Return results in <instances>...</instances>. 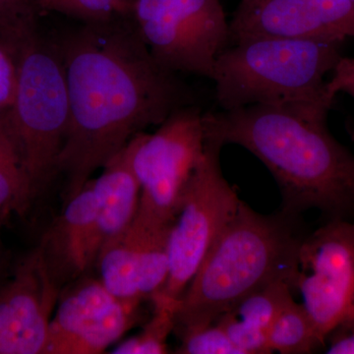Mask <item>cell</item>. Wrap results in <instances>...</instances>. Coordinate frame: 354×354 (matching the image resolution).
Instances as JSON below:
<instances>
[{
    "mask_svg": "<svg viewBox=\"0 0 354 354\" xmlns=\"http://www.w3.org/2000/svg\"><path fill=\"white\" fill-rule=\"evenodd\" d=\"M205 138L246 149L278 184L283 213L318 209L330 218L354 214V156L332 136L327 120L270 106L203 114Z\"/></svg>",
    "mask_w": 354,
    "mask_h": 354,
    "instance_id": "cell-2",
    "label": "cell"
},
{
    "mask_svg": "<svg viewBox=\"0 0 354 354\" xmlns=\"http://www.w3.org/2000/svg\"><path fill=\"white\" fill-rule=\"evenodd\" d=\"M295 288L324 346L335 328L354 320V221L330 218L304 235L291 281Z\"/></svg>",
    "mask_w": 354,
    "mask_h": 354,
    "instance_id": "cell-9",
    "label": "cell"
},
{
    "mask_svg": "<svg viewBox=\"0 0 354 354\" xmlns=\"http://www.w3.org/2000/svg\"><path fill=\"white\" fill-rule=\"evenodd\" d=\"M130 1H132V0H130Z\"/></svg>",
    "mask_w": 354,
    "mask_h": 354,
    "instance_id": "cell-29",
    "label": "cell"
},
{
    "mask_svg": "<svg viewBox=\"0 0 354 354\" xmlns=\"http://www.w3.org/2000/svg\"><path fill=\"white\" fill-rule=\"evenodd\" d=\"M97 206L91 179L65 202L62 213L46 230L38 247L51 281L60 290L95 264L101 243Z\"/></svg>",
    "mask_w": 354,
    "mask_h": 354,
    "instance_id": "cell-13",
    "label": "cell"
},
{
    "mask_svg": "<svg viewBox=\"0 0 354 354\" xmlns=\"http://www.w3.org/2000/svg\"><path fill=\"white\" fill-rule=\"evenodd\" d=\"M342 44L285 37L235 41L216 59L212 81L218 106H278L327 120L335 100L327 76L342 57Z\"/></svg>",
    "mask_w": 354,
    "mask_h": 354,
    "instance_id": "cell-4",
    "label": "cell"
},
{
    "mask_svg": "<svg viewBox=\"0 0 354 354\" xmlns=\"http://www.w3.org/2000/svg\"><path fill=\"white\" fill-rule=\"evenodd\" d=\"M272 353H311L324 346L315 324L304 305L291 300L279 314L267 333Z\"/></svg>",
    "mask_w": 354,
    "mask_h": 354,
    "instance_id": "cell-18",
    "label": "cell"
},
{
    "mask_svg": "<svg viewBox=\"0 0 354 354\" xmlns=\"http://www.w3.org/2000/svg\"><path fill=\"white\" fill-rule=\"evenodd\" d=\"M153 315L138 335L113 348V354H164L169 353L167 339L176 328L177 307L156 302Z\"/></svg>",
    "mask_w": 354,
    "mask_h": 354,
    "instance_id": "cell-20",
    "label": "cell"
},
{
    "mask_svg": "<svg viewBox=\"0 0 354 354\" xmlns=\"http://www.w3.org/2000/svg\"><path fill=\"white\" fill-rule=\"evenodd\" d=\"M297 218L283 211L261 215L241 201L179 302L177 334L216 322L247 295L274 281L291 288L304 237Z\"/></svg>",
    "mask_w": 354,
    "mask_h": 354,
    "instance_id": "cell-3",
    "label": "cell"
},
{
    "mask_svg": "<svg viewBox=\"0 0 354 354\" xmlns=\"http://www.w3.org/2000/svg\"><path fill=\"white\" fill-rule=\"evenodd\" d=\"M0 114V216H24L34 204L31 186L10 131Z\"/></svg>",
    "mask_w": 354,
    "mask_h": 354,
    "instance_id": "cell-17",
    "label": "cell"
},
{
    "mask_svg": "<svg viewBox=\"0 0 354 354\" xmlns=\"http://www.w3.org/2000/svg\"><path fill=\"white\" fill-rule=\"evenodd\" d=\"M241 354L272 353L268 344L267 333L242 322L230 313L216 320Z\"/></svg>",
    "mask_w": 354,
    "mask_h": 354,
    "instance_id": "cell-24",
    "label": "cell"
},
{
    "mask_svg": "<svg viewBox=\"0 0 354 354\" xmlns=\"http://www.w3.org/2000/svg\"><path fill=\"white\" fill-rule=\"evenodd\" d=\"M291 290L286 281H274L247 295L227 313L268 333L279 314L293 300Z\"/></svg>",
    "mask_w": 354,
    "mask_h": 354,
    "instance_id": "cell-19",
    "label": "cell"
},
{
    "mask_svg": "<svg viewBox=\"0 0 354 354\" xmlns=\"http://www.w3.org/2000/svg\"><path fill=\"white\" fill-rule=\"evenodd\" d=\"M19 78L7 124L36 202L57 176L69 127V101L57 41L30 35L18 50Z\"/></svg>",
    "mask_w": 354,
    "mask_h": 354,
    "instance_id": "cell-5",
    "label": "cell"
},
{
    "mask_svg": "<svg viewBox=\"0 0 354 354\" xmlns=\"http://www.w3.org/2000/svg\"><path fill=\"white\" fill-rule=\"evenodd\" d=\"M39 11L64 14L84 23L106 22L130 16V0H34Z\"/></svg>",
    "mask_w": 354,
    "mask_h": 354,
    "instance_id": "cell-21",
    "label": "cell"
},
{
    "mask_svg": "<svg viewBox=\"0 0 354 354\" xmlns=\"http://www.w3.org/2000/svg\"><path fill=\"white\" fill-rule=\"evenodd\" d=\"M326 353L354 354V320L342 323L328 335Z\"/></svg>",
    "mask_w": 354,
    "mask_h": 354,
    "instance_id": "cell-27",
    "label": "cell"
},
{
    "mask_svg": "<svg viewBox=\"0 0 354 354\" xmlns=\"http://www.w3.org/2000/svg\"><path fill=\"white\" fill-rule=\"evenodd\" d=\"M139 230V290L143 300L152 299L169 276V239L172 223H151L134 216Z\"/></svg>",
    "mask_w": 354,
    "mask_h": 354,
    "instance_id": "cell-16",
    "label": "cell"
},
{
    "mask_svg": "<svg viewBox=\"0 0 354 354\" xmlns=\"http://www.w3.org/2000/svg\"><path fill=\"white\" fill-rule=\"evenodd\" d=\"M18 50L0 39V114L8 113L15 102L19 78Z\"/></svg>",
    "mask_w": 354,
    "mask_h": 354,
    "instance_id": "cell-25",
    "label": "cell"
},
{
    "mask_svg": "<svg viewBox=\"0 0 354 354\" xmlns=\"http://www.w3.org/2000/svg\"><path fill=\"white\" fill-rule=\"evenodd\" d=\"M203 113L186 106L158 125L152 134L136 135L128 143L138 179L140 200L135 216L151 223H171L193 172L205 151Z\"/></svg>",
    "mask_w": 354,
    "mask_h": 354,
    "instance_id": "cell-8",
    "label": "cell"
},
{
    "mask_svg": "<svg viewBox=\"0 0 354 354\" xmlns=\"http://www.w3.org/2000/svg\"><path fill=\"white\" fill-rule=\"evenodd\" d=\"M327 90L334 99L339 93H344L354 100V58L341 57L327 81Z\"/></svg>",
    "mask_w": 354,
    "mask_h": 354,
    "instance_id": "cell-26",
    "label": "cell"
},
{
    "mask_svg": "<svg viewBox=\"0 0 354 354\" xmlns=\"http://www.w3.org/2000/svg\"><path fill=\"white\" fill-rule=\"evenodd\" d=\"M7 216H0V285L3 283V279H2V276H3V250H2V243H1V230L2 227H3L4 223H6Z\"/></svg>",
    "mask_w": 354,
    "mask_h": 354,
    "instance_id": "cell-28",
    "label": "cell"
},
{
    "mask_svg": "<svg viewBox=\"0 0 354 354\" xmlns=\"http://www.w3.org/2000/svg\"><path fill=\"white\" fill-rule=\"evenodd\" d=\"M183 344L177 353L181 354H241L218 323L211 324L181 335Z\"/></svg>",
    "mask_w": 354,
    "mask_h": 354,
    "instance_id": "cell-23",
    "label": "cell"
},
{
    "mask_svg": "<svg viewBox=\"0 0 354 354\" xmlns=\"http://www.w3.org/2000/svg\"><path fill=\"white\" fill-rule=\"evenodd\" d=\"M128 18L84 23L57 41L69 101L57 164L65 202L136 135L190 106L187 88L153 59Z\"/></svg>",
    "mask_w": 354,
    "mask_h": 354,
    "instance_id": "cell-1",
    "label": "cell"
},
{
    "mask_svg": "<svg viewBox=\"0 0 354 354\" xmlns=\"http://www.w3.org/2000/svg\"><path fill=\"white\" fill-rule=\"evenodd\" d=\"M60 291L37 245L0 285V354H44Z\"/></svg>",
    "mask_w": 354,
    "mask_h": 354,
    "instance_id": "cell-12",
    "label": "cell"
},
{
    "mask_svg": "<svg viewBox=\"0 0 354 354\" xmlns=\"http://www.w3.org/2000/svg\"><path fill=\"white\" fill-rule=\"evenodd\" d=\"M140 304L121 301L88 276L60 291L44 354H99L138 321Z\"/></svg>",
    "mask_w": 354,
    "mask_h": 354,
    "instance_id": "cell-10",
    "label": "cell"
},
{
    "mask_svg": "<svg viewBox=\"0 0 354 354\" xmlns=\"http://www.w3.org/2000/svg\"><path fill=\"white\" fill-rule=\"evenodd\" d=\"M130 18L160 66L213 80L216 59L230 46L221 0H132Z\"/></svg>",
    "mask_w": 354,
    "mask_h": 354,
    "instance_id": "cell-7",
    "label": "cell"
},
{
    "mask_svg": "<svg viewBox=\"0 0 354 354\" xmlns=\"http://www.w3.org/2000/svg\"><path fill=\"white\" fill-rule=\"evenodd\" d=\"M230 44L256 37L354 38V0H241L230 22Z\"/></svg>",
    "mask_w": 354,
    "mask_h": 354,
    "instance_id": "cell-11",
    "label": "cell"
},
{
    "mask_svg": "<svg viewBox=\"0 0 354 354\" xmlns=\"http://www.w3.org/2000/svg\"><path fill=\"white\" fill-rule=\"evenodd\" d=\"M39 12L34 0H0V39L19 46L38 30Z\"/></svg>",
    "mask_w": 354,
    "mask_h": 354,
    "instance_id": "cell-22",
    "label": "cell"
},
{
    "mask_svg": "<svg viewBox=\"0 0 354 354\" xmlns=\"http://www.w3.org/2000/svg\"><path fill=\"white\" fill-rule=\"evenodd\" d=\"M91 183L97 200L102 247L131 223L138 209L141 188L132 169L128 144L102 167L101 176L91 178Z\"/></svg>",
    "mask_w": 354,
    "mask_h": 354,
    "instance_id": "cell-14",
    "label": "cell"
},
{
    "mask_svg": "<svg viewBox=\"0 0 354 354\" xmlns=\"http://www.w3.org/2000/svg\"><path fill=\"white\" fill-rule=\"evenodd\" d=\"M95 265L99 279L111 295L121 301L142 304L138 283L139 230L134 221L102 244Z\"/></svg>",
    "mask_w": 354,
    "mask_h": 354,
    "instance_id": "cell-15",
    "label": "cell"
},
{
    "mask_svg": "<svg viewBox=\"0 0 354 354\" xmlns=\"http://www.w3.org/2000/svg\"><path fill=\"white\" fill-rule=\"evenodd\" d=\"M223 146L205 138V151L191 176L169 239V276L152 302L178 308L214 242L236 213L241 200L221 171Z\"/></svg>",
    "mask_w": 354,
    "mask_h": 354,
    "instance_id": "cell-6",
    "label": "cell"
}]
</instances>
